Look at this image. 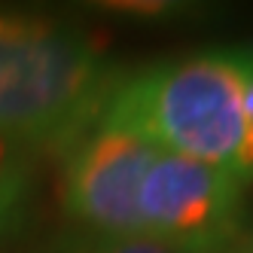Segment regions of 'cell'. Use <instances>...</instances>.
Returning a JSON list of instances; mask_svg holds the SVG:
<instances>
[{"instance_id":"obj_1","label":"cell","mask_w":253,"mask_h":253,"mask_svg":"<svg viewBox=\"0 0 253 253\" xmlns=\"http://www.w3.org/2000/svg\"><path fill=\"white\" fill-rule=\"evenodd\" d=\"M122 83L104 43L49 15L0 12V143L67 153Z\"/></svg>"},{"instance_id":"obj_2","label":"cell","mask_w":253,"mask_h":253,"mask_svg":"<svg viewBox=\"0 0 253 253\" xmlns=\"http://www.w3.org/2000/svg\"><path fill=\"white\" fill-rule=\"evenodd\" d=\"M98 122L131 131L162 153L241 177L247 113L238 46L159 61L122 77Z\"/></svg>"},{"instance_id":"obj_3","label":"cell","mask_w":253,"mask_h":253,"mask_svg":"<svg viewBox=\"0 0 253 253\" xmlns=\"http://www.w3.org/2000/svg\"><path fill=\"white\" fill-rule=\"evenodd\" d=\"M247 180L177 153H156L140 183V232L177 253H223L244 220Z\"/></svg>"},{"instance_id":"obj_4","label":"cell","mask_w":253,"mask_h":253,"mask_svg":"<svg viewBox=\"0 0 253 253\" xmlns=\"http://www.w3.org/2000/svg\"><path fill=\"white\" fill-rule=\"evenodd\" d=\"M156 147L143 137L95 122L64 153L61 205L83 235L143 238L137 195Z\"/></svg>"},{"instance_id":"obj_5","label":"cell","mask_w":253,"mask_h":253,"mask_svg":"<svg viewBox=\"0 0 253 253\" xmlns=\"http://www.w3.org/2000/svg\"><path fill=\"white\" fill-rule=\"evenodd\" d=\"M31 192V168L28 156L0 143V244L22 223Z\"/></svg>"},{"instance_id":"obj_6","label":"cell","mask_w":253,"mask_h":253,"mask_svg":"<svg viewBox=\"0 0 253 253\" xmlns=\"http://www.w3.org/2000/svg\"><path fill=\"white\" fill-rule=\"evenodd\" d=\"M52 253H177L150 238H98V235L74 232L61 238Z\"/></svg>"},{"instance_id":"obj_7","label":"cell","mask_w":253,"mask_h":253,"mask_svg":"<svg viewBox=\"0 0 253 253\" xmlns=\"http://www.w3.org/2000/svg\"><path fill=\"white\" fill-rule=\"evenodd\" d=\"M241 253H253V241H250V244H247V247H244Z\"/></svg>"}]
</instances>
